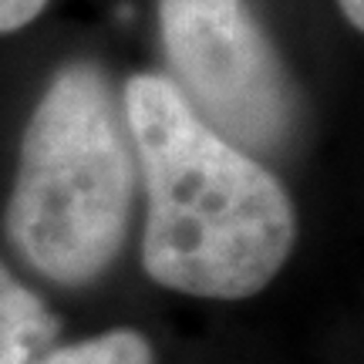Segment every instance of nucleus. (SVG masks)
<instances>
[{
	"label": "nucleus",
	"instance_id": "39448f33",
	"mask_svg": "<svg viewBox=\"0 0 364 364\" xmlns=\"http://www.w3.org/2000/svg\"><path fill=\"white\" fill-rule=\"evenodd\" d=\"M27 364H156V354L145 334L132 327H115L65 348H51Z\"/></svg>",
	"mask_w": 364,
	"mask_h": 364
},
{
	"label": "nucleus",
	"instance_id": "0eeeda50",
	"mask_svg": "<svg viewBox=\"0 0 364 364\" xmlns=\"http://www.w3.org/2000/svg\"><path fill=\"white\" fill-rule=\"evenodd\" d=\"M338 4H341V14L364 34V0H338Z\"/></svg>",
	"mask_w": 364,
	"mask_h": 364
},
{
	"label": "nucleus",
	"instance_id": "f03ea898",
	"mask_svg": "<svg viewBox=\"0 0 364 364\" xmlns=\"http://www.w3.org/2000/svg\"><path fill=\"white\" fill-rule=\"evenodd\" d=\"M135 149L115 88L98 65L71 61L27 118L7 203V240L61 287L98 280L125 243Z\"/></svg>",
	"mask_w": 364,
	"mask_h": 364
},
{
	"label": "nucleus",
	"instance_id": "20e7f679",
	"mask_svg": "<svg viewBox=\"0 0 364 364\" xmlns=\"http://www.w3.org/2000/svg\"><path fill=\"white\" fill-rule=\"evenodd\" d=\"M58 317L0 263V364H27L51 348Z\"/></svg>",
	"mask_w": 364,
	"mask_h": 364
},
{
	"label": "nucleus",
	"instance_id": "7ed1b4c3",
	"mask_svg": "<svg viewBox=\"0 0 364 364\" xmlns=\"http://www.w3.org/2000/svg\"><path fill=\"white\" fill-rule=\"evenodd\" d=\"M172 85L196 115L243 152H273L294 129L297 102L247 0H159Z\"/></svg>",
	"mask_w": 364,
	"mask_h": 364
},
{
	"label": "nucleus",
	"instance_id": "f257e3e1",
	"mask_svg": "<svg viewBox=\"0 0 364 364\" xmlns=\"http://www.w3.org/2000/svg\"><path fill=\"white\" fill-rule=\"evenodd\" d=\"M122 112L149 199L145 273L189 297L260 294L297 240L284 182L209 129L162 75H132Z\"/></svg>",
	"mask_w": 364,
	"mask_h": 364
},
{
	"label": "nucleus",
	"instance_id": "423d86ee",
	"mask_svg": "<svg viewBox=\"0 0 364 364\" xmlns=\"http://www.w3.org/2000/svg\"><path fill=\"white\" fill-rule=\"evenodd\" d=\"M44 7L48 0H0V34H14L38 21Z\"/></svg>",
	"mask_w": 364,
	"mask_h": 364
}]
</instances>
